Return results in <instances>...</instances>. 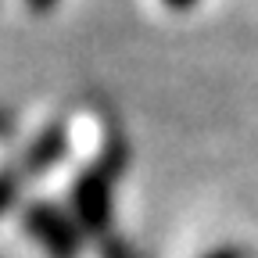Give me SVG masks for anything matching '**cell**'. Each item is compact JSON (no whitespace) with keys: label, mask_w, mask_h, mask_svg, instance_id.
<instances>
[{"label":"cell","mask_w":258,"mask_h":258,"mask_svg":"<svg viewBox=\"0 0 258 258\" xmlns=\"http://www.w3.org/2000/svg\"><path fill=\"white\" fill-rule=\"evenodd\" d=\"M25 230L50 258H79L83 251V230L76 215L61 212L47 201H32L25 208Z\"/></svg>","instance_id":"obj_2"},{"label":"cell","mask_w":258,"mask_h":258,"mask_svg":"<svg viewBox=\"0 0 258 258\" xmlns=\"http://www.w3.org/2000/svg\"><path fill=\"white\" fill-rule=\"evenodd\" d=\"M64 154H69V129H64L61 122H54V125H47L43 133L25 147V154L18 158V169L29 179V176H40V172L54 169Z\"/></svg>","instance_id":"obj_3"},{"label":"cell","mask_w":258,"mask_h":258,"mask_svg":"<svg viewBox=\"0 0 258 258\" xmlns=\"http://www.w3.org/2000/svg\"><path fill=\"white\" fill-rule=\"evenodd\" d=\"M57 4H61V0H25V8H29L32 15H50Z\"/></svg>","instance_id":"obj_5"},{"label":"cell","mask_w":258,"mask_h":258,"mask_svg":"<svg viewBox=\"0 0 258 258\" xmlns=\"http://www.w3.org/2000/svg\"><path fill=\"white\" fill-rule=\"evenodd\" d=\"M115 179H118V158L108 151L97 158L86 172L72 183V215L83 233H108L111 212H115Z\"/></svg>","instance_id":"obj_1"},{"label":"cell","mask_w":258,"mask_h":258,"mask_svg":"<svg viewBox=\"0 0 258 258\" xmlns=\"http://www.w3.org/2000/svg\"><path fill=\"white\" fill-rule=\"evenodd\" d=\"M161 4H165L169 11H190L194 4H198V0H161Z\"/></svg>","instance_id":"obj_7"},{"label":"cell","mask_w":258,"mask_h":258,"mask_svg":"<svg viewBox=\"0 0 258 258\" xmlns=\"http://www.w3.org/2000/svg\"><path fill=\"white\" fill-rule=\"evenodd\" d=\"M22 183H25V172L18 169V161H15V165H4V169H0V215H4V212L18 201Z\"/></svg>","instance_id":"obj_4"},{"label":"cell","mask_w":258,"mask_h":258,"mask_svg":"<svg viewBox=\"0 0 258 258\" xmlns=\"http://www.w3.org/2000/svg\"><path fill=\"white\" fill-rule=\"evenodd\" d=\"M205 258H244V251H240V247H215V251H208Z\"/></svg>","instance_id":"obj_6"}]
</instances>
